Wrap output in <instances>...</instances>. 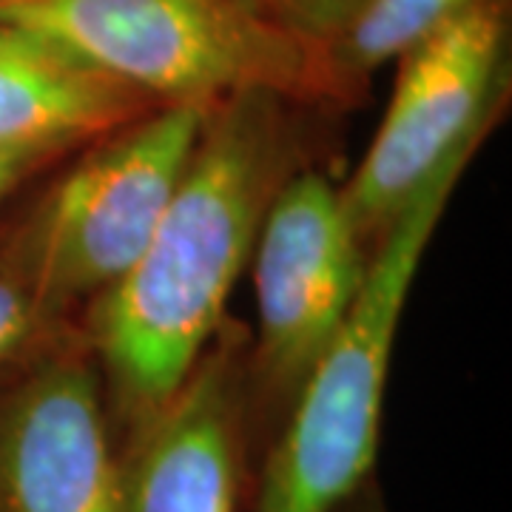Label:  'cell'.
Instances as JSON below:
<instances>
[{
	"label": "cell",
	"mask_w": 512,
	"mask_h": 512,
	"mask_svg": "<svg viewBox=\"0 0 512 512\" xmlns=\"http://www.w3.org/2000/svg\"><path fill=\"white\" fill-rule=\"evenodd\" d=\"M305 109L239 94L205 109L183 183L146 251L80 316L114 450L154 419L225 325V302L285 183L311 168Z\"/></svg>",
	"instance_id": "1"
},
{
	"label": "cell",
	"mask_w": 512,
	"mask_h": 512,
	"mask_svg": "<svg viewBox=\"0 0 512 512\" xmlns=\"http://www.w3.org/2000/svg\"><path fill=\"white\" fill-rule=\"evenodd\" d=\"M0 20L46 37L154 106L276 94L348 106L319 37L265 0H0Z\"/></svg>",
	"instance_id": "2"
},
{
	"label": "cell",
	"mask_w": 512,
	"mask_h": 512,
	"mask_svg": "<svg viewBox=\"0 0 512 512\" xmlns=\"http://www.w3.org/2000/svg\"><path fill=\"white\" fill-rule=\"evenodd\" d=\"M481 143L484 137L456 148L373 245L342 328L259 456L248 490L254 512H336L373 478L404 302L444 208Z\"/></svg>",
	"instance_id": "3"
},
{
	"label": "cell",
	"mask_w": 512,
	"mask_h": 512,
	"mask_svg": "<svg viewBox=\"0 0 512 512\" xmlns=\"http://www.w3.org/2000/svg\"><path fill=\"white\" fill-rule=\"evenodd\" d=\"M370 251L350 228L339 188L302 168L276 194L254 245L259 333L245 359L254 470L362 288Z\"/></svg>",
	"instance_id": "4"
},
{
	"label": "cell",
	"mask_w": 512,
	"mask_h": 512,
	"mask_svg": "<svg viewBox=\"0 0 512 512\" xmlns=\"http://www.w3.org/2000/svg\"><path fill=\"white\" fill-rule=\"evenodd\" d=\"M202 106H160L94 140L46 180V282L60 319L83 311L146 251L200 140Z\"/></svg>",
	"instance_id": "5"
},
{
	"label": "cell",
	"mask_w": 512,
	"mask_h": 512,
	"mask_svg": "<svg viewBox=\"0 0 512 512\" xmlns=\"http://www.w3.org/2000/svg\"><path fill=\"white\" fill-rule=\"evenodd\" d=\"M507 0H476L399 60L396 92L339 197L367 251L456 148L487 137L504 103Z\"/></svg>",
	"instance_id": "6"
},
{
	"label": "cell",
	"mask_w": 512,
	"mask_h": 512,
	"mask_svg": "<svg viewBox=\"0 0 512 512\" xmlns=\"http://www.w3.org/2000/svg\"><path fill=\"white\" fill-rule=\"evenodd\" d=\"M0 512H123L103 382L80 325L0 367Z\"/></svg>",
	"instance_id": "7"
},
{
	"label": "cell",
	"mask_w": 512,
	"mask_h": 512,
	"mask_svg": "<svg viewBox=\"0 0 512 512\" xmlns=\"http://www.w3.org/2000/svg\"><path fill=\"white\" fill-rule=\"evenodd\" d=\"M248 348L245 328L225 322L174 399L117 450L123 512H239L248 501Z\"/></svg>",
	"instance_id": "8"
},
{
	"label": "cell",
	"mask_w": 512,
	"mask_h": 512,
	"mask_svg": "<svg viewBox=\"0 0 512 512\" xmlns=\"http://www.w3.org/2000/svg\"><path fill=\"white\" fill-rule=\"evenodd\" d=\"M154 109L52 40L0 20V143L77 151Z\"/></svg>",
	"instance_id": "9"
},
{
	"label": "cell",
	"mask_w": 512,
	"mask_h": 512,
	"mask_svg": "<svg viewBox=\"0 0 512 512\" xmlns=\"http://www.w3.org/2000/svg\"><path fill=\"white\" fill-rule=\"evenodd\" d=\"M77 322L60 319L46 282V183L0 205V367L52 345Z\"/></svg>",
	"instance_id": "10"
},
{
	"label": "cell",
	"mask_w": 512,
	"mask_h": 512,
	"mask_svg": "<svg viewBox=\"0 0 512 512\" xmlns=\"http://www.w3.org/2000/svg\"><path fill=\"white\" fill-rule=\"evenodd\" d=\"M473 3L476 0H359L345 18L319 35L325 63L345 103L350 106L362 97L370 74L402 60Z\"/></svg>",
	"instance_id": "11"
},
{
	"label": "cell",
	"mask_w": 512,
	"mask_h": 512,
	"mask_svg": "<svg viewBox=\"0 0 512 512\" xmlns=\"http://www.w3.org/2000/svg\"><path fill=\"white\" fill-rule=\"evenodd\" d=\"M74 151L55 146H6L0 143V205L18 197L23 188L46 180Z\"/></svg>",
	"instance_id": "12"
},
{
	"label": "cell",
	"mask_w": 512,
	"mask_h": 512,
	"mask_svg": "<svg viewBox=\"0 0 512 512\" xmlns=\"http://www.w3.org/2000/svg\"><path fill=\"white\" fill-rule=\"evenodd\" d=\"M276 15L308 35H325L359 0H265Z\"/></svg>",
	"instance_id": "13"
},
{
	"label": "cell",
	"mask_w": 512,
	"mask_h": 512,
	"mask_svg": "<svg viewBox=\"0 0 512 512\" xmlns=\"http://www.w3.org/2000/svg\"><path fill=\"white\" fill-rule=\"evenodd\" d=\"M336 512H387L376 478H367L365 484L350 495L348 501H342V507Z\"/></svg>",
	"instance_id": "14"
}]
</instances>
